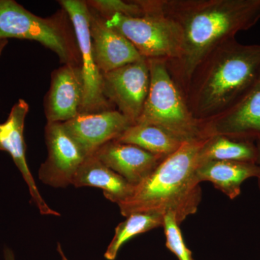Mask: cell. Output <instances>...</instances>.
<instances>
[{
    "label": "cell",
    "instance_id": "cell-1",
    "mask_svg": "<svg viewBox=\"0 0 260 260\" xmlns=\"http://www.w3.org/2000/svg\"><path fill=\"white\" fill-rule=\"evenodd\" d=\"M154 3L181 29L180 57L167 64L182 94L194 70L208 54L260 20V0H154Z\"/></svg>",
    "mask_w": 260,
    "mask_h": 260
},
{
    "label": "cell",
    "instance_id": "cell-2",
    "mask_svg": "<svg viewBox=\"0 0 260 260\" xmlns=\"http://www.w3.org/2000/svg\"><path fill=\"white\" fill-rule=\"evenodd\" d=\"M259 78L260 45H244L235 38L208 54L183 95L191 114L205 121L226 110Z\"/></svg>",
    "mask_w": 260,
    "mask_h": 260
},
{
    "label": "cell",
    "instance_id": "cell-3",
    "mask_svg": "<svg viewBox=\"0 0 260 260\" xmlns=\"http://www.w3.org/2000/svg\"><path fill=\"white\" fill-rule=\"evenodd\" d=\"M205 140L183 143L144 181L133 186L129 196L118 205L121 215L171 213L180 225L196 213L202 200L196 170Z\"/></svg>",
    "mask_w": 260,
    "mask_h": 260
},
{
    "label": "cell",
    "instance_id": "cell-4",
    "mask_svg": "<svg viewBox=\"0 0 260 260\" xmlns=\"http://www.w3.org/2000/svg\"><path fill=\"white\" fill-rule=\"evenodd\" d=\"M8 39L35 41L54 51L62 64L80 67L74 29L63 9L42 18L14 0H0V42Z\"/></svg>",
    "mask_w": 260,
    "mask_h": 260
},
{
    "label": "cell",
    "instance_id": "cell-5",
    "mask_svg": "<svg viewBox=\"0 0 260 260\" xmlns=\"http://www.w3.org/2000/svg\"><path fill=\"white\" fill-rule=\"evenodd\" d=\"M147 61L150 88L143 112L136 123L158 126L182 143L207 140L203 122L191 114L184 95L169 73L167 62Z\"/></svg>",
    "mask_w": 260,
    "mask_h": 260
},
{
    "label": "cell",
    "instance_id": "cell-6",
    "mask_svg": "<svg viewBox=\"0 0 260 260\" xmlns=\"http://www.w3.org/2000/svg\"><path fill=\"white\" fill-rule=\"evenodd\" d=\"M139 1L143 16L114 15L105 19L106 24L122 34L146 60H161L167 64L177 61L182 49L180 28L162 14L154 0Z\"/></svg>",
    "mask_w": 260,
    "mask_h": 260
},
{
    "label": "cell",
    "instance_id": "cell-7",
    "mask_svg": "<svg viewBox=\"0 0 260 260\" xmlns=\"http://www.w3.org/2000/svg\"><path fill=\"white\" fill-rule=\"evenodd\" d=\"M69 16L79 48L83 82V101L80 113H95L112 109L104 96L103 74L95 62L90 32V12L85 1L58 2Z\"/></svg>",
    "mask_w": 260,
    "mask_h": 260
},
{
    "label": "cell",
    "instance_id": "cell-8",
    "mask_svg": "<svg viewBox=\"0 0 260 260\" xmlns=\"http://www.w3.org/2000/svg\"><path fill=\"white\" fill-rule=\"evenodd\" d=\"M150 83V70L146 59L103 74L104 96L133 124L138 121L143 112Z\"/></svg>",
    "mask_w": 260,
    "mask_h": 260
},
{
    "label": "cell",
    "instance_id": "cell-9",
    "mask_svg": "<svg viewBox=\"0 0 260 260\" xmlns=\"http://www.w3.org/2000/svg\"><path fill=\"white\" fill-rule=\"evenodd\" d=\"M45 142L48 155L39 168V179L56 189L72 185L75 174L88 156L62 123H47Z\"/></svg>",
    "mask_w": 260,
    "mask_h": 260
},
{
    "label": "cell",
    "instance_id": "cell-10",
    "mask_svg": "<svg viewBox=\"0 0 260 260\" xmlns=\"http://www.w3.org/2000/svg\"><path fill=\"white\" fill-rule=\"evenodd\" d=\"M201 121L206 139L223 135L244 141L260 140V78L226 110Z\"/></svg>",
    "mask_w": 260,
    "mask_h": 260
},
{
    "label": "cell",
    "instance_id": "cell-11",
    "mask_svg": "<svg viewBox=\"0 0 260 260\" xmlns=\"http://www.w3.org/2000/svg\"><path fill=\"white\" fill-rule=\"evenodd\" d=\"M28 112V103L19 99L12 107L7 120L0 123V151L7 152L11 156L28 186L32 203L40 213L59 217L60 213L50 208L43 198L27 162L24 126Z\"/></svg>",
    "mask_w": 260,
    "mask_h": 260
},
{
    "label": "cell",
    "instance_id": "cell-12",
    "mask_svg": "<svg viewBox=\"0 0 260 260\" xmlns=\"http://www.w3.org/2000/svg\"><path fill=\"white\" fill-rule=\"evenodd\" d=\"M62 124L88 157L106 143L117 139L133 123L119 111L112 109L80 113Z\"/></svg>",
    "mask_w": 260,
    "mask_h": 260
},
{
    "label": "cell",
    "instance_id": "cell-13",
    "mask_svg": "<svg viewBox=\"0 0 260 260\" xmlns=\"http://www.w3.org/2000/svg\"><path fill=\"white\" fill-rule=\"evenodd\" d=\"M83 82L81 68L63 64L51 73L50 88L44 100L47 123H64L81 111Z\"/></svg>",
    "mask_w": 260,
    "mask_h": 260
},
{
    "label": "cell",
    "instance_id": "cell-14",
    "mask_svg": "<svg viewBox=\"0 0 260 260\" xmlns=\"http://www.w3.org/2000/svg\"><path fill=\"white\" fill-rule=\"evenodd\" d=\"M89 12L94 57L102 74L145 59L122 34L108 26L105 19L90 8Z\"/></svg>",
    "mask_w": 260,
    "mask_h": 260
},
{
    "label": "cell",
    "instance_id": "cell-15",
    "mask_svg": "<svg viewBox=\"0 0 260 260\" xmlns=\"http://www.w3.org/2000/svg\"><path fill=\"white\" fill-rule=\"evenodd\" d=\"M94 155L133 186L144 181L167 158L116 140L103 145Z\"/></svg>",
    "mask_w": 260,
    "mask_h": 260
},
{
    "label": "cell",
    "instance_id": "cell-16",
    "mask_svg": "<svg viewBox=\"0 0 260 260\" xmlns=\"http://www.w3.org/2000/svg\"><path fill=\"white\" fill-rule=\"evenodd\" d=\"M259 175V168L252 162L208 160L199 162L196 170L198 182L210 181L231 200L241 194L243 182Z\"/></svg>",
    "mask_w": 260,
    "mask_h": 260
},
{
    "label": "cell",
    "instance_id": "cell-17",
    "mask_svg": "<svg viewBox=\"0 0 260 260\" xmlns=\"http://www.w3.org/2000/svg\"><path fill=\"white\" fill-rule=\"evenodd\" d=\"M72 185L102 189L105 198L117 205L125 200L133 189V185L94 155L88 156L80 166Z\"/></svg>",
    "mask_w": 260,
    "mask_h": 260
},
{
    "label": "cell",
    "instance_id": "cell-18",
    "mask_svg": "<svg viewBox=\"0 0 260 260\" xmlns=\"http://www.w3.org/2000/svg\"><path fill=\"white\" fill-rule=\"evenodd\" d=\"M115 140L164 157L172 155L184 143L158 126L143 123L132 124Z\"/></svg>",
    "mask_w": 260,
    "mask_h": 260
},
{
    "label": "cell",
    "instance_id": "cell-19",
    "mask_svg": "<svg viewBox=\"0 0 260 260\" xmlns=\"http://www.w3.org/2000/svg\"><path fill=\"white\" fill-rule=\"evenodd\" d=\"M257 149L254 142L215 135L205 140L199 154V162L208 160L256 162Z\"/></svg>",
    "mask_w": 260,
    "mask_h": 260
},
{
    "label": "cell",
    "instance_id": "cell-20",
    "mask_svg": "<svg viewBox=\"0 0 260 260\" xmlns=\"http://www.w3.org/2000/svg\"><path fill=\"white\" fill-rule=\"evenodd\" d=\"M126 218L115 228L114 237L104 253V258L107 260H115L121 248L130 239L162 227L164 223V215L157 213H133Z\"/></svg>",
    "mask_w": 260,
    "mask_h": 260
},
{
    "label": "cell",
    "instance_id": "cell-21",
    "mask_svg": "<svg viewBox=\"0 0 260 260\" xmlns=\"http://www.w3.org/2000/svg\"><path fill=\"white\" fill-rule=\"evenodd\" d=\"M85 3L89 8L94 10L104 19L114 15L126 17H141L145 15L144 9L139 0H89L85 1Z\"/></svg>",
    "mask_w": 260,
    "mask_h": 260
},
{
    "label": "cell",
    "instance_id": "cell-22",
    "mask_svg": "<svg viewBox=\"0 0 260 260\" xmlns=\"http://www.w3.org/2000/svg\"><path fill=\"white\" fill-rule=\"evenodd\" d=\"M162 228L165 233L167 249L175 254L179 260H194L192 252L188 249L183 239L179 224L173 214L164 215Z\"/></svg>",
    "mask_w": 260,
    "mask_h": 260
},
{
    "label": "cell",
    "instance_id": "cell-23",
    "mask_svg": "<svg viewBox=\"0 0 260 260\" xmlns=\"http://www.w3.org/2000/svg\"><path fill=\"white\" fill-rule=\"evenodd\" d=\"M3 256H4L5 260H16L14 252L8 246L5 247L4 251H3Z\"/></svg>",
    "mask_w": 260,
    "mask_h": 260
},
{
    "label": "cell",
    "instance_id": "cell-24",
    "mask_svg": "<svg viewBox=\"0 0 260 260\" xmlns=\"http://www.w3.org/2000/svg\"><path fill=\"white\" fill-rule=\"evenodd\" d=\"M256 149H257V160H256V164L259 168V175L256 178L258 179V186H259L260 190V140L256 142Z\"/></svg>",
    "mask_w": 260,
    "mask_h": 260
},
{
    "label": "cell",
    "instance_id": "cell-25",
    "mask_svg": "<svg viewBox=\"0 0 260 260\" xmlns=\"http://www.w3.org/2000/svg\"><path fill=\"white\" fill-rule=\"evenodd\" d=\"M56 250H57V252L59 253L61 260H69L68 259V258L67 257L66 254H64L62 247H61L60 243H58L57 247H56Z\"/></svg>",
    "mask_w": 260,
    "mask_h": 260
},
{
    "label": "cell",
    "instance_id": "cell-26",
    "mask_svg": "<svg viewBox=\"0 0 260 260\" xmlns=\"http://www.w3.org/2000/svg\"><path fill=\"white\" fill-rule=\"evenodd\" d=\"M8 40H4L0 42V56L3 54V51L6 47V46L8 45Z\"/></svg>",
    "mask_w": 260,
    "mask_h": 260
}]
</instances>
